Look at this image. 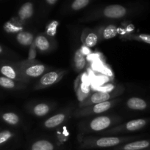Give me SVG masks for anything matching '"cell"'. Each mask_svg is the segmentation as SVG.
I'll return each mask as SVG.
<instances>
[{
    "mask_svg": "<svg viewBox=\"0 0 150 150\" xmlns=\"http://www.w3.org/2000/svg\"><path fill=\"white\" fill-rule=\"evenodd\" d=\"M144 136H101V137H86L81 142L80 147L82 149L116 147L124 144L138 140Z\"/></svg>",
    "mask_w": 150,
    "mask_h": 150,
    "instance_id": "6da1fadb",
    "label": "cell"
},
{
    "mask_svg": "<svg viewBox=\"0 0 150 150\" xmlns=\"http://www.w3.org/2000/svg\"><path fill=\"white\" fill-rule=\"evenodd\" d=\"M121 120V118L117 116H99L86 122H82L79 130L85 133L104 132Z\"/></svg>",
    "mask_w": 150,
    "mask_h": 150,
    "instance_id": "7a4b0ae2",
    "label": "cell"
},
{
    "mask_svg": "<svg viewBox=\"0 0 150 150\" xmlns=\"http://www.w3.org/2000/svg\"><path fill=\"white\" fill-rule=\"evenodd\" d=\"M123 92V86H118L116 87H113L110 91H99L94 92L83 101L79 103V108H85L90 105H94L96 104L107 102L110 100L116 99V98L121 95Z\"/></svg>",
    "mask_w": 150,
    "mask_h": 150,
    "instance_id": "3957f363",
    "label": "cell"
},
{
    "mask_svg": "<svg viewBox=\"0 0 150 150\" xmlns=\"http://www.w3.org/2000/svg\"><path fill=\"white\" fill-rule=\"evenodd\" d=\"M17 65L25 78L31 81L34 79L40 78L47 72L49 67L45 64L35 61V59L23 60L17 62Z\"/></svg>",
    "mask_w": 150,
    "mask_h": 150,
    "instance_id": "277c9868",
    "label": "cell"
},
{
    "mask_svg": "<svg viewBox=\"0 0 150 150\" xmlns=\"http://www.w3.org/2000/svg\"><path fill=\"white\" fill-rule=\"evenodd\" d=\"M150 122L149 118L146 119H136L132 120L125 123L111 127L110 129L102 132L101 135H119L123 133H132L141 130L149 124Z\"/></svg>",
    "mask_w": 150,
    "mask_h": 150,
    "instance_id": "5b68a950",
    "label": "cell"
},
{
    "mask_svg": "<svg viewBox=\"0 0 150 150\" xmlns=\"http://www.w3.org/2000/svg\"><path fill=\"white\" fill-rule=\"evenodd\" d=\"M121 100V99L116 98L112 100L101 103L90 105V106L85 107V108H79L72 114V116L75 118H81V117H88L90 116L95 115V114L107 112L108 110L114 107L116 104L120 103Z\"/></svg>",
    "mask_w": 150,
    "mask_h": 150,
    "instance_id": "8992f818",
    "label": "cell"
},
{
    "mask_svg": "<svg viewBox=\"0 0 150 150\" xmlns=\"http://www.w3.org/2000/svg\"><path fill=\"white\" fill-rule=\"evenodd\" d=\"M132 13V10L128 7H125L121 4H110L99 11L94 13V14L88 18H105L109 19H121L126 17Z\"/></svg>",
    "mask_w": 150,
    "mask_h": 150,
    "instance_id": "52a82bcc",
    "label": "cell"
},
{
    "mask_svg": "<svg viewBox=\"0 0 150 150\" xmlns=\"http://www.w3.org/2000/svg\"><path fill=\"white\" fill-rule=\"evenodd\" d=\"M0 73L2 76L26 85L30 83V81L25 78L20 71L16 62L7 61L0 62Z\"/></svg>",
    "mask_w": 150,
    "mask_h": 150,
    "instance_id": "ba28073f",
    "label": "cell"
},
{
    "mask_svg": "<svg viewBox=\"0 0 150 150\" xmlns=\"http://www.w3.org/2000/svg\"><path fill=\"white\" fill-rule=\"evenodd\" d=\"M66 73V70H56L46 72L41 77H40V79L34 86V89L39 90V89H46L53 86L55 83H58L63 79Z\"/></svg>",
    "mask_w": 150,
    "mask_h": 150,
    "instance_id": "9c48e42d",
    "label": "cell"
},
{
    "mask_svg": "<svg viewBox=\"0 0 150 150\" xmlns=\"http://www.w3.org/2000/svg\"><path fill=\"white\" fill-rule=\"evenodd\" d=\"M81 40L85 47L88 48H94L99 42L98 29H84L81 35Z\"/></svg>",
    "mask_w": 150,
    "mask_h": 150,
    "instance_id": "30bf717a",
    "label": "cell"
},
{
    "mask_svg": "<svg viewBox=\"0 0 150 150\" xmlns=\"http://www.w3.org/2000/svg\"><path fill=\"white\" fill-rule=\"evenodd\" d=\"M34 45L38 51L41 53H49L52 51V40L45 34H40L35 38Z\"/></svg>",
    "mask_w": 150,
    "mask_h": 150,
    "instance_id": "8fae6325",
    "label": "cell"
},
{
    "mask_svg": "<svg viewBox=\"0 0 150 150\" xmlns=\"http://www.w3.org/2000/svg\"><path fill=\"white\" fill-rule=\"evenodd\" d=\"M71 111H64V112L57 113V114L52 115L44 121V126L47 129H54L59 127L60 125L66 122L70 116Z\"/></svg>",
    "mask_w": 150,
    "mask_h": 150,
    "instance_id": "7c38bea8",
    "label": "cell"
},
{
    "mask_svg": "<svg viewBox=\"0 0 150 150\" xmlns=\"http://www.w3.org/2000/svg\"><path fill=\"white\" fill-rule=\"evenodd\" d=\"M150 149V139L136 140L114 147L113 150H147Z\"/></svg>",
    "mask_w": 150,
    "mask_h": 150,
    "instance_id": "4fadbf2b",
    "label": "cell"
},
{
    "mask_svg": "<svg viewBox=\"0 0 150 150\" xmlns=\"http://www.w3.org/2000/svg\"><path fill=\"white\" fill-rule=\"evenodd\" d=\"M126 105L128 108L132 111H145L149 107V103L143 98L138 97H132L129 98L126 102Z\"/></svg>",
    "mask_w": 150,
    "mask_h": 150,
    "instance_id": "5bb4252c",
    "label": "cell"
},
{
    "mask_svg": "<svg viewBox=\"0 0 150 150\" xmlns=\"http://www.w3.org/2000/svg\"><path fill=\"white\" fill-rule=\"evenodd\" d=\"M34 15V5L32 2H26L22 4L18 12L17 18L22 23L29 20Z\"/></svg>",
    "mask_w": 150,
    "mask_h": 150,
    "instance_id": "9a60e30c",
    "label": "cell"
},
{
    "mask_svg": "<svg viewBox=\"0 0 150 150\" xmlns=\"http://www.w3.org/2000/svg\"><path fill=\"white\" fill-rule=\"evenodd\" d=\"M98 31L99 41H101L104 40H110L115 38L118 35L119 29H118L117 26L115 24H108L99 28Z\"/></svg>",
    "mask_w": 150,
    "mask_h": 150,
    "instance_id": "2e32d148",
    "label": "cell"
},
{
    "mask_svg": "<svg viewBox=\"0 0 150 150\" xmlns=\"http://www.w3.org/2000/svg\"><path fill=\"white\" fill-rule=\"evenodd\" d=\"M0 86L3 89H9V90H21V89H26V84L1 76H0Z\"/></svg>",
    "mask_w": 150,
    "mask_h": 150,
    "instance_id": "e0dca14e",
    "label": "cell"
},
{
    "mask_svg": "<svg viewBox=\"0 0 150 150\" xmlns=\"http://www.w3.org/2000/svg\"><path fill=\"white\" fill-rule=\"evenodd\" d=\"M87 64L86 57L81 49L75 51L73 57L74 69L77 73H80L85 68Z\"/></svg>",
    "mask_w": 150,
    "mask_h": 150,
    "instance_id": "ac0fdd59",
    "label": "cell"
},
{
    "mask_svg": "<svg viewBox=\"0 0 150 150\" xmlns=\"http://www.w3.org/2000/svg\"><path fill=\"white\" fill-rule=\"evenodd\" d=\"M53 105L47 103H40L35 104L30 108V111L33 115L38 117H43L49 114L52 110Z\"/></svg>",
    "mask_w": 150,
    "mask_h": 150,
    "instance_id": "d6986e66",
    "label": "cell"
},
{
    "mask_svg": "<svg viewBox=\"0 0 150 150\" xmlns=\"http://www.w3.org/2000/svg\"><path fill=\"white\" fill-rule=\"evenodd\" d=\"M22 22H21L17 18H13L11 20L6 22L4 25V30L7 33H19L22 32L23 26Z\"/></svg>",
    "mask_w": 150,
    "mask_h": 150,
    "instance_id": "ffe728a7",
    "label": "cell"
},
{
    "mask_svg": "<svg viewBox=\"0 0 150 150\" xmlns=\"http://www.w3.org/2000/svg\"><path fill=\"white\" fill-rule=\"evenodd\" d=\"M16 41L23 46H31L35 40V37L32 33L26 31H22L16 34Z\"/></svg>",
    "mask_w": 150,
    "mask_h": 150,
    "instance_id": "44dd1931",
    "label": "cell"
},
{
    "mask_svg": "<svg viewBox=\"0 0 150 150\" xmlns=\"http://www.w3.org/2000/svg\"><path fill=\"white\" fill-rule=\"evenodd\" d=\"M1 119L7 125L16 126L20 123V117L14 112H5L1 115Z\"/></svg>",
    "mask_w": 150,
    "mask_h": 150,
    "instance_id": "7402d4cb",
    "label": "cell"
},
{
    "mask_svg": "<svg viewBox=\"0 0 150 150\" xmlns=\"http://www.w3.org/2000/svg\"><path fill=\"white\" fill-rule=\"evenodd\" d=\"M54 146L51 142L45 139L38 140L31 146V150H54Z\"/></svg>",
    "mask_w": 150,
    "mask_h": 150,
    "instance_id": "603a6c76",
    "label": "cell"
},
{
    "mask_svg": "<svg viewBox=\"0 0 150 150\" xmlns=\"http://www.w3.org/2000/svg\"><path fill=\"white\" fill-rule=\"evenodd\" d=\"M126 39L129 40L138 41L150 45V35L149 34H138V35H129Z\"/></svg>",
    "mask_w": 150,
    "mask_h": 150,
    "instance_id": "cb8c5ba5",
    "label": "cell"
},
{
    "mask_svg": "<svg viewBox=\"0 0 150 150\" xmlns=\"http://www.w3.org/2000/svg\"><path fill=\"white\" fill-rule=\"evenodd\" d=\"M76 91V93H77V97L79 98V100L82 102V101H83L84 100L86 99L88 97L90 88L89 86H88L85 83H80L79 87Z\"/></svg>",
    "mask_w": 150,
    "mask_h": 150,
    "instance_id": "d4e9b609",
    "label": "cell"
},
{
    "mask_svg": "<svg viewBox=\"0 0 150 150\" xmlns=\"http://www.w3.org/2000/svg\"><path fill=\"white\" fill-rule=\"evenodd\" d=\"M90 3V0H75L71 4V8L75 11H78L86 7Z\"/></svg>",
    "mask_w": 150,
    "mask_h": 150,
    "instance_id": "484cf974",
    "label": "cell"
},
{
    "mask_svg": "<svg viewBox=\"0 0 150 150\" xmlns=\"http://www.w3.org/2000/svg\"><path fill=\"white\" fill-rule=\"evenodd\" d=\"M14 136V133L9 130H4L0 132V146L5 144Z\"/></svg>",
    "mask_w": 150,
    "mask_h": 150,
    "instance_id": "4316f807",
    "label": "cell"
},
{
    "mask_svg": "<svg viewBox=\"0 0 150 150\" xmlns=\"http://www.w3.org/2000/svg\"><path fill=\"white\" fill-rule=\"evenodd\" d=\"M57 2V0H46V3L48 4L49 5H54Z\"/></svg>",
    "mask_w": 150,
    "mask_h": 150,
    "instance_id": "83f0119b",
    "label": "cell"
},
{
    "mask_svg": "<svg viewBox=\"0 0 150 150\" xmlns=\"http://www.w3.org/2000/svg\"><path fill=\"white\" fill-rule=\"evenodd\" d=\"M5 54H6L5 49H4V48H3V46H1V45H0V56L5 55Z\"/></svg>",
    "mask_w": 150,
    "mask_h": 150,
    "instance_id": "f1b7e54d",
    "label": "cell"
},
{
    "mask_svg": "<svg viewBox=\"0 0 150 150\" xmlns=\"http://www.w3.org/2000/svg\"><path fill=\"white\" fill-rule=\"evenodd\" d=\"M147 150H150V149H147Z\"/></svg>",
    "mask_w": 150,
    "mask_h": 150,
    "instance_id": "f546056e",
    "label": "cell"
}]
</instances>
